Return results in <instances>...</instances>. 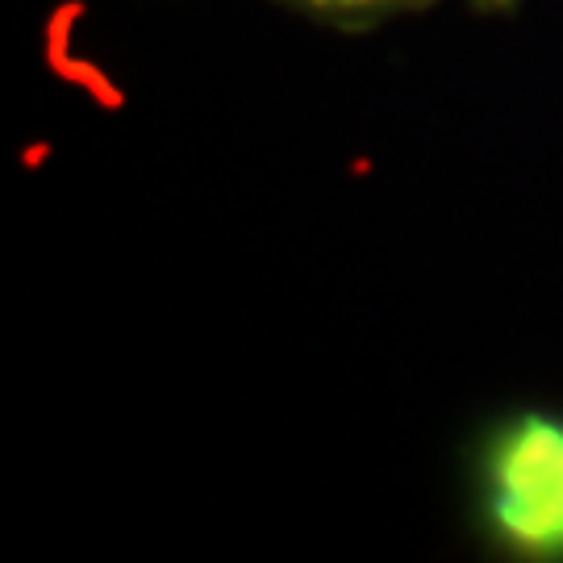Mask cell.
Wrapping results in <instances>:
<instances>
[{
	"mask_svg": "<svg viewBox=\"0 0 563 563\" xmlns=\"http://www.w3.org/2000/svg\"><path fill=\"white\" fill-rule=\"evenodd\" d=\"M497 518L526 547H563V430L526 422L497 455Z\"/></svg>",
	"mask_w": 563,
	"mask_h": 563,
	"instance_id": "6da1fadb",
	"label": "cell"
},
{
	"mask_svg": "<svg viewBox=\"0 0 563 563\" xmlns=\"http://www.w3.org/2000/svg\"><path fill=\"white\" fill-rule=\"evenodd\" d=\"M313 4H376V0H313Z\"/></svg>",
	"mask_w": 563,
	"mask_h": 563,
	"instance_id": "7a4b0ae2",
	"label": "cell"
}]
</instances>
